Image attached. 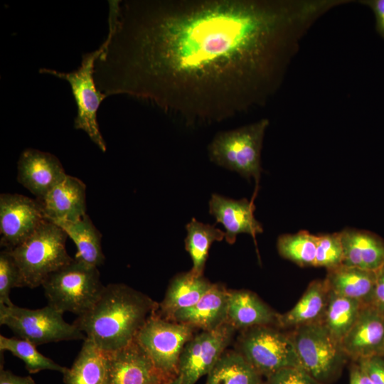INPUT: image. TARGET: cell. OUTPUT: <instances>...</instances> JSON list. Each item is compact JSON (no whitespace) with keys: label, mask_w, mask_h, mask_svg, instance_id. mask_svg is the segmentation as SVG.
Instances as JSON below:
<instances>
[{"label":"cell","mask_w":384,"mask_h":384,"mask_svg":"<svg viewBox=\"0 0 384 384\" xmlns=\"http://www.w3.org/2000/svg\"><path fill=\"white\" fill-rule=\"evenodd\" d=\"M331 0L118 1L95 63L107 97L149 100L187 123L265 105Z\"/></svg>","instance_id":"6da1fadb"},{"label":"cell","mask_w":384,"mask_h":384,"mask_svg":"<svg viewBox=\"0 0 384 384\" xmlns=\"http://www.w3.org/2000/svg\"><path fill=\"white\" fill-rule=\"evenodd\" d=\"M158 306L124 284H109L93 306L73 324L100 349L110 353L134 341Z\"/></svg>","instance_id":"7a4b0ae2"},{"label":"cell","mask_w":384,"mask_h":384,"mask_svg":"<svg viewBox=\"0 0 384 384\" xmlns=\"http://www.w3.org/2000/svg\"><path fill=\"white\" fill-rule=\"evenodd\" d=\"M67 238L60 227L46 219L23 242L9 250L18 267L22 287L42 285L50 274L74 259L66 250Z\"/></svg>","instance_id":"3957f363"},{"label":"cell","mask_w":384,"mask_h":384,"mask_svg":"<svg viewBox=\"0 0 384 384\" xmlns=\"http://www.w3.org/2000/svg\"><path fill=\"white\" fill-rule=\"evenodd\" d=\"M41 286L48 305L78 316L93 306L105 287L97 267L75 258L50 274Z\"/></svg>","instance_id":"277c9868"},{"label":"cell","mask_w":384,"mask_h":384,"mask_svg":"<svg viewBox=\"0 0 384 384\" xmlns=\"http://www.w3.org/2000/svg\"><path fill=\"white\" fill-rule=\"evenodd\" d=\"M270 124L262 118L245 126L217 134L208 146V155L215 164L256 181L255 198L260 178V156L263 138Z\"/></svg>","instance_id":"5b68a950"},{"label":"cell","mask_w":384,"mask_h":384,"mask_svg":"<svg viewBox=\"0 0 384 384\" xmlns=\"http://www.w3.org/2000/svg\"><path fill=\"white\" fill-rule=\"evenodd\" d=\"M301 367L320 384H329L348 360L341 342L321 323L301 326L288 333Z\"/></svg>","instance_id":"8992f818"},{"label":"cell","mask_w":384,"mask_h":384,"mask_svg":"<svg viewBox=\"0 0 384 384\" xmlns=\"http://www.w3.org/2000/svg\"><path fill=\"white\" fill-rule=\"evenodd\" d=\"M63 313L47 305L37 309L0 305V324L9 327L16 336L36 346L62 341L82 340L85 334L75 324L66 322Z\"/></svg>","instance_id":"52a82bcc"},{"label":"cell","mask_w":384,"mask_h":384,"mask_svg":"<svg viewBox=\"0 0 384 384\" xmlns=\"http://www.w3.org/2000/svg\"><path fill=\"white\" fill-rule=\"evenodd\" d=\"M105 46L103 42L98 49L83 54L80 66L73 72L63 73L49 68L39 70L40 73L52 75L69 82L77 105L74 127L85 132L102 152L106 151L107 145L100 131L97 112L107 96L97 90L94 73L95 61Z\"/></svg>","instance_id":"ba28073f"},{"label":"cell","mask_w":384,"mask_h":384,"mask_svg":"<svg viewBox=\"0 0 384 384\" xmlns=\"http://www.w3.org/2000/svg\"><path fill=\"white\" fill-rule=\"evenodd\" d=\"M194 328L152 314L138 332L135 340L154 366L166 376L178 375V362L187 342L193 336Z\"/></svg>","instance_id":"9c48e42d"},{"label":"cell","mask_w":384,"mask_h":384,"mask_svg":"<svg viewBox=\"0 0 384 384\" xmlns=\"http://www.w3.org/2000/svg\"><path fill=\"white\" fill-rule=\"evenodd\" d=\"M240 353L266 378L287 367H301L289 334L271 326L245 329L240 340Z\"/></svg>","instance_id":"30bf717a"},{"label":"cell","mask_w":384,"mask_h":384,"mask_svg":"<svg viewBox=\"0 0 384 384\" xmlns=\"http://www.w3.org/2000/svg\"><path fill=\"white\" fill-rule=\"evenodd\" d=\"M235 328L228 322L212 331H203L185 345L178 362L183 384H196L208 375L229 345Z\"/></svg>","instance_id":"8fae6325"},{"label":"cell","mask_w":384,"mask_h":384,"mask_svg":"<svg viewBox=\"0 0 384 384\" xmlns=\"http://www.w3.org/2000/svg\"><path fill=\"white\" fill-rule=\"evenodd\" d=\"M37 199L18 193L0 195V245L13 250L46 220Z\"/></svg>","instance_id":"7c38bea8"},{"label":"cell","mask_w":384,"mask_h":384,"mask_svg":"<svg viewBox=\"0 0 384 384\" xmlns=\"http://www.w3.org/2000/svg\"><path fill=\"white\" fill-rule=\"evenodd\" d=\"M107 355V384H162L172 380L154 366L136 340Z\"/></svg>","instance_id":"4fadbf2b"},{"label":"cell","mask_w":384,"mask_h":384,"mask_svg":"<svg viewBox=\"0 0 384 384\" xmlns=\"http://www.w3.org/2000/svg\"><path fill=\"white\" fill-rule=\"evenodd\" d=\"M348 359L358 361L384 353V315L373 305H365L341 341Z\"/></svg>","instance_id":"5bb4252c"},{"label":"cell","mask_w":384,"mask_h":384,"mask_svg":"<svg viewBox=\"0 0 384 384\" xmlns=\"http://www.w3.org/2000/svg\"><path fill=\"white\" fill-rule=\"evenodd\" d=\"M17 181L36 199L43 198L67 174L59 159L53 154L28 148L21 154Z\"/></svg>","instance_id":"9a60e30c"},{"label":"cell","mask_w":384,"mask_h":384,"mask_svg":"<svg viewBox=\"0 0 384 384\" xmlns=\"http://www.w3.org/2000/svg\"><path fill=\"white\" fill-rule=\"evenodd\" d=\"M37 201L45 218L52 222L75 221L87 214L86 186L75 176L67 175Z\"/></svg>","instance_id":"2e32d148"},{"label":"cell","mask_w":384,"mask_h":384,"mask_svg":"<svg viewBox=\"0 0 384 384\" xmlns=\"http://www.w3.org/2000/svg\"><path fill=\"white\" fill-rule=\"evenodd\" d=\"M254 200H233L218 194H213L209 201V213L225 228V238L233 244L240 233L250 234L255 240L263 231L262 225L254 215Z\"/></svg>","instance_id":"e0dca14e"},{"label":"cell","mask_w":384,"mask_h":384,"mask_svg":"<svg viewBox=\"0 0 384 384\" xmlns=\"http://www.w3.org/2000/svg\"><path fill=\"white\" fill-rule=\"evenodd\" d=\"M229 291L223 285L213 284L193 306L176 311L170 321L203 331H212L227 322Z\"/></svg>","instance_id":"ac0fdd59"},{"label":"cell","mask_w":384,"mask_h":384,"mask_svg":"<svg viewBox=\"0 0 384 384\" xmlns=\"http://www.w3.org/2000/svg\"><path fill=\"white\" fill-rule=\"evenodd\" d=\"M341 233L342 265L377 272L384 265V241L369 233L346 229Z\"/></svg>","instance_id":"d6986e66"},{"label":"cell","mask_w":384,"mask_h":384,"mask_svg":"<svg viewBox=\"0 0 384 384\" xmlns=\"http://www.w3.org/2000/svg\"><path fill=\"white\" fill-rule=\"evenodd\" d=\"M277 314L252 292L229 291L227 322L235 329L277 325Z\"/></svg>","instance_id":"ffe728a7"},{"label":"cell","mask_w":384,"mask_h":384,"mask_svg":"<svg viewBox=\"0 0 384 384\" xmlns=\"http://www.w3.org/2000/svg\"><path fill=\"white\" fill-rule=\"evenodd\" d=\"M212 284L203 275H197L191 270L177 274L170 282L156 314L170 320L176 311L196 304Z\"/></svg>","instance_id":"44dd1931"},{"label":"cell","mask_w":384,"mask_h":384,"mask_svg":"<svg viewBox=\"0 0 384 384\" xmlns=\"http://www.w3.org/2000/svg\"><path fill=\"white\" fill-rule=\"evenodd\" d=\"M329 292L324 279L311 282L292 309L277 314L276 326L283 329H293L304 325L321 323Z\"/></svg>","instance_id":"7402d4cb"},{"label":"cell","mask_w":384,"mask_h":384,"mask_svg":"<svg viewBox=\"0 0 384 384\" xmlns=\"http://www.w3.org/2000/svg\"><path fill=\"white\" fill-rule=\"evenodd\" d=\"M324 281L330 292L363 305L373 304L376 272L341 265L328 270Z\"/></svg>","instance_id":"603a6c76"},{"label":"cell","mask_w":384,"mask_h":384,"mask_svg":"<svg viewBox=\"0 0 384 384\" xmlns=\"http://www.w3.org/2000/svg\"><path fill=\"white\" fill-rule=\"evenodd\" d=\"M63 375L65 384H107V353L86 337L72 366Z\"/></svg>","instance_id":"cb8c5ba5"},{"label":"cell","mask_w":384,"mask_h":384,"mask_svg":"<svg viewBox=\"0 0 384 384\" xmlns=\"http://www.w3.org/2000/svg\"><path fill=\"white\" fill-rule=\"evenodd\" d=\"M53 223L60 227L75 243L78 250L75 259L96 267L104 263L105 257L101 245L102 234L87 214L75 221Z\"/></svg>","instance_id":"d4e9b609"},{"label":"cell","mask_w":384,"mask_h":384,"mask_svg":"<svg viewBox=\"0 0 384 384\" xmlns=\"http://www.w3.org/2000/svg\"><path fill=\"white\" fill-rule=\"evenodd\" d=\"M186 228L185 248L193 262L191 271L197 275H203L211 244L221 241L225 238V232L195 218L186 225Z\"/></svg>","instance_id":"484cf974"},{"label":"cell","mask_w":384,"mask_h":384,"mask_svg":"<svg viewBox=\"0 0 384 384\" xmlns=\"http://www.w3.org/2000/svg\"><path fill=\"white\" fill-rule=\"evenodd\" d=\"M363 306L355 299L330 292L321 324L341 342L354 324Z\"/></svg>","instance_id":"4316f807"},{"label":"cell","mask_w":384,"mask_h":384,"mask_svg":"<svg viewBox=\"0 0 384 384\" xmlns=\"http://www.w3.org/2000/svg\"><path fill=\"white\" fill-rule=\"evenodd\" d=\"M261 375L240 353H223L208 379L216 384H261Z\"/></svg>","instance_id":"83f0119b"},{"label":"cell","mask_w":384,"mask_h":384,"mask_svg":"<svg viewBox=\"0 0 384 384\" xmlns=\"http://www.w3.org/2000/svg\"><path fill=\"white\" fill-rule=\"evenodd\" d=\"M0 351H7L22 360L26 369L30 373H36L44 370H50L65 373L68 368L63 367L41 354L36 346L30 341L17 336L6 337L0 336Z\"/></svg>","instance_id":"f1b7e54d"},{"label":"cell","mask_w":384,"mask_h":384,"mask_svg":"<svg viewBox=\"0 0 384 384\" xmlns=\"http://www.w3.org/2000/svg\"><path fill=\"white\" fill-rule=\"evenodd\" d=\"M317 235L303 230L296 234L279 237L277 250L279 255L299 266H314L316 258Z\"/></svg>","instance_id":"f546056e"},{"label":"cell","mask_w":384,"mask_h":384,"mask_svg":"<svg viewBox=\"0 0 384 384\" xmlns=\"http://www.w3.org/2000/svg\"><path fill=\"white\" fill-rule=\"evenodd\" d=\"M342 261L341 233L317 235L314 267H323L329 270L341 265Z\"/></svg>","instance_id":"4dcf8cb0"},{"label":"cell","mask_w":384,"mask_h":384,"mask_svg":"<svg viewBox=\"0 0 384 384\" xmlns=\"http://www.w3.org/2000/svg\"><path fill=\"white\" fill-rule=\"evenodd\" d=\"M15 287H22L20 272L11 252L4 249L0 252V305L14 304L10 292Z\"/></svg>","instance_id":"1f68e13d"},{"label":"cell","mask_w":384,"mask_h":384,"mask_svg":"<svg viewBox=\"0 0 384 384\" xmlns=\"http://www.w3.org/2000/svg\"><path fill=\"white\" fill-rule=\"evenodd\" d=\"M263 384H320L302 367L282 368L267 378Z\"/></svg>","instance_id":"d6a6232c"},{"label":"cell","mask_w":384,"mask_h":384,"mask_svg":"<svg viewBox=\"0 0 384 384\" xmlns=\"http://www.w3.org/2000/svg\"><path fill=\"white\" fill-rule=\"evenodd\" d=\"M373 384H384V357L373 356L358 361Z\"/></svg>","instance_id":"836d02e7"},{"label":"cell","mask_w":384,"mask_h":384,"mask_svg":"<svg viewBox=\"0 0 384 384\" xmlns=\"http://www.w3.org/2000/svg\"><path fill=\"white\" fill-rule=\"evenodd\" d=\"M358 2L371 9L375 19V29L384 38V0H362Z\"/></svg>","instance_id":"e575fe53"},{"label":"cell","mask_w":384,"mask_h":384,"mask_svg":"<svg viewBox=\"0 0 384 384\" xmlns=\"http://www.w3.org/2000/svg\"><path fill=\"white\" fill-rule=\"evenodd\" d=\"M372 305L384 315V265L376 272Z\"/></svg>","instance_id":"d590c367"},{"label":"cell","mask_w":384,"mask_h":384,"mask_svg":"<svg viewBox=\"0 0 384 384\" xmlns=\"http://www.w3.org/2000/svg\"><path fill=\"white\" fill-rule=\"evenodd\" d=\"M349 384H373L359 361H353L350 369Z\"/></svg>","instance_id":"8d00e7d4"},{"label":"cell","mask_w":384,"mask_h":384,"mask_svg":"<svg viewBox=\"0 0 384 384\" xmlns=\"http://www.w3.org/2000/svg\"><path fill=\"white\" fill-rule=\"evenodd\" d=\"M0 384H36L30 376H19L1 366Z\"/></svg>","instance_id":"74e56055"},{"label":"cell","mask_w":384,"mask_h":384,"mask_svg":"<svg viewBox=\"0 0 384 384\" xmlns=\"http://www.w3.org/2000/svg\"><path fill=\"white\" fill-rule=\"evenodd\" d=\"M162 384H183L182 383V378H181V376L178 375L175 378H174V379H172V380H171L169 381H167L166 383H164Z\"/></svg>","instance_id":"f35d334b"},{"label":"cell","mask_w":384,"mask_h":384,"mask_svg":"<svg viewBox=\"0 0 384 384\" xmlns=\"http://www.w3.org/2000/svg\"><path fill=\"white\" fill-rule=\"evenodd\" d=\"M206 384H216V383L215 382L208 379Z\"/></svg>","instance_id":"ab89813d"},{"label":"cell","mask_w":384,"mask_h":384,"mask_svg":"<svg viewBox=\"0 0 384 384\" xmlns=\"http://www.w3.org/2000/svg\"><path fill=\"white\" fill-rule=\"evenodd\" d=\"M383 356L384 357V353H383Z\"/></svg>","instance_id":"60d3db41"}]
</instances>
